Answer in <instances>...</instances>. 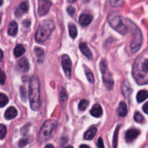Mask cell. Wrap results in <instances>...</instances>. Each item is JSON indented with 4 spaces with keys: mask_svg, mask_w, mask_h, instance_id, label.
Instances as JSON below:
<instances>
[{
    "mask_svg": "<svg viewBox=\"0 0 148 148\" xmlns=\"http://www.w3.org/2000/svg\"><path fill=\"white\" fill-rule=\"evenodd\" d=\"M148 60L147 58L140 56L136 59L133 66V77L136 82L140 85H145L147 83Z\"/></svg>",
    "mask_w": 148,
    "mask_h": 148,
    "instance_id": "obj_1",
    "label": "cell"
},
{
    "mask_svg": "<svg viewBox=\"0 0 148 148\" xmlns=\"http://www.w3.org/2000/svg\"><path fill=\"white\" fill-rule=\"evenodd\" d=\"M28 96L32 110L37 111L38 109H39L40 106V85H39L38 79L35 76L32 77L30 79Z\"/></svg>",
    "mask_w": 148,
    "mask_h": 148,
    "instance_id": "obj_2",
    "label": "cell"
},
{
    "mask_svg": "<svg viewBox=\"0 0 148 148\" xmlns=\"http://www.w3.org/2000/svg\"><path fill=\"white\" fill-rule=\"evenodd\" d=\"M54 23L52 20H46L42 21L38 25L35 38L38 43H42L47 40L54 30Z\"/></svg>",
    "mask_w": 148,
    "mask_h": 148,
    "instance_id": "obj_3",
    "label": "cell"
},
{
    "mask_svg": "<svg viewBox=\"0 0 148 148\" xmlns=\"http://www.w3.org/2000/svg\"><path fill=\"white\" fill-rule=\"evenodd\" d=\"M108 22L110 25L121 35H126L129 31V27L124 23L120 14L117 12H112L108 15Z\"/></svg>",
    "mask_w": 148,
    "mask_h": 148,
    "instance_id": "obj_4",
    "label": "cell"
},
{
    "mask_svg": "<svg viewBox=\"0 0 148 148\" xmlns=\"http://www.w3.org/2000/svg\"><path fill=\"white\" fill-rule=\"evenodd\" d=\"M126 20L128 22V25L130 26L131 28H132L134 38L131 43V49L133 52H136L141 47L142 43H143V36H142L140 30L136 25H134L132 22L129 20L128 19H126Z\"/></svg>",
    "mask_w": 148,
    "mask_h": 148,
    "instance_id": "obj_5",
    "label": "cell"
},
{
    "mask_svg": "<svg viewBox=\"0 0 148 148\" xmlns=\"http://www.w3.org/2000/svg\"><path fill=\"white\" fill-rule=\"evenodd\" d=\"M56 125H57V121L56 120H47L43 124V127H41L40 130V133H39L38 135V138L40 141L43 142L49 140L50 136L51 135L52 132L54 130L55 127H56Z\"/></svg>",
    "mask_w": 148,
    "mask_h": 148,
    "instance_id": "obj_6",
    "label": "cell"
},
{
    "mask_svg": "<svg viewBox=\"0 0 148 148\" xmlns=\"http://www.w3.org/2000/svg\"><path fill=\"white\" fill-rule=\"evenodd\" d=\"M100 68H101V71L103 74V80L106 87L107 88V89L111 90L114 85V79H113L111 73L108 69L106 62L104 59H103L101 62Z\"/></svg>",
    "mask_w": 148,
    "mask_h": 148,
    "instance_id": "obj_7",
    "label": "cell"
},
{
    "mask_svg": "<svg viewBox=\"0 0 148 148\" xmlns=\"http://www.w3.org/2000/svg\"><path fill=\"white\" fill-rule=\"evenodd\" d=\"M52 5L51 0H38V12L39 15H46Z\"/></svg>",
    "mask_w": 148,
    "mask_h": 148,
    "instance_id": "obj_8",
    "label": "cell"
},
{
    "mask_svg": "<svg viewBox=\"0 0 148 148\" xmlns=\"http://www.w3.org/2000/svg\"><path fill=\"white\" fill-rule=\"evenodd\" d=\"M62 64L63 67L64 71L66 76L67 77H70L71 70H72V61L70 58L67 55H64L62 58Z\"/></svg>",
    "mask_w": 148,
    "mask_h": 148,
    "instance_id": "obj_9",
    "label": "cell"
},
{
    "mask_svg": "<svg viewBox=\"0 0 148 148\" xmlns=\"http://www.w3.org/2000/svg\"><path fill=\"white\" fill-rule=\"evenodd\" d=\"M132 88L130 83L129 82L128 80L125 79L123 81L122 84H121V91H122V94L126 98L129 99L130 96L131 95L132 92Z\"/></svg>",
    "mask_w": 148,
    "mask_h": 148,
    "instance_id": "obj_10",
    "label": "cell"
},
{
    "mask_svg": "<svg viewBox=\"0 0 148 148\" xmlns=\"http://www.w3.org/2000/svg\"><path fill=\"white\" fill-rule=\"evenodd\" d=\"M140 131L138 130H135V129L129 130L125 134L126 140H127V143H132L140 135Z\"/></svg>",
    "mask_w": 148,
    "mask_h": 148,
    "instance_id": "obj_11",
    "label": "cell"
},
{
    "mask_svg": "<svg viewBox=\"0 0 148 148\" xmlns=\"http://www.w3.org/2000/svg\"><path fill=\"white\" fill-rule=\"evenodd\" d=\"M28 9H29L28 1H23V2H22L21 4L19 5V7H17L15 12H14V14H15L17 17H20V16L23 15V14L27 12L28 11Z\"/></svg>",
    "mask_w": 148,
    "mask_h": 148,
    "instance_id": "obj_12",
    "label": "cell"
},
{
    "mask_svg": "<svg viewBox=\"0 0 148 148\" xmlns=\"http://www.w3.org/2000/svg\"><path fill=\"white\" fill-rule=\"evenodd\" d=\"M93 20V17L90 14H82L79 16V23H80L81 25L87 26L90 24Z\"/></svg>",
    "mask_w": 148,
    "mask_h": 148,
    "instance_id": "obj_13",
    "label": "cell"
},
{
    "mask_svg": "<svg viewBox=\"0 0 148 148\" xmlns=\"http://www.w3.org/2000/svg\"><path fill=\"white\" fill-rule=\"evenodd\" d=\"M79 49H80L81 52L88 58V59H92V53L90 49L88 48L87 44L85 43H81L79 44Z\"/></svg>",
    "mask_w": 148,
    "mask_h": 148,
    "instance_id": "obj_14",
    "label": "cell"
},
{
    "mask_svg": "<svg viewBox=\"0 0 148 148\" xmlns=\"http://www.w3.org/2000/svg\"><path fill=\"white\" fill-rule=\"evenodd\" d=\"M127 106L125 102H121L119 105L118 108L116 110V113H117V115L119 116H121V117H124L126 116V115L127 114Z\"/></svg>",
    "mask_w": 148,
    "mask_h": 148,
    "instance_id": "obj_15",
    "label": "cell"
},
{
    "mask_svg": "<svg viewBox=\"0 0 148 148\" xmlns=\"http://www.w3.org/2000/svg\"><path fill=\"white\" fill-rule=\"evenodd\" d=\"M17 115V111L14 107L11 106L7 109L4 114V116L5 119L7 120L12 119L15 118Z\"/></svg>",
    "mask_w": 148,
    "mask_h": 148,
    "instance_id": "obj_16",
    "label": "cell"
},
{
    "mask_svg": "<svg viewBox=\"0 0 148 148\" xmlns=\"http://www.w3.org/2000/svg\"><path fill=\"white\" fill-rule=\"evenodd\" d=\"M18 68L21 72H25L29 70L30 68V64H29L28 60L25 58H23L21 60L18 62Z\"/></svg>",
    "mask_w": 148,
    "mask_h": 148,
    "instance_id": "obj_17",
    "label": "cell"
},
{
    "mask_svg": "<svg viewBox=\"0 0 148 148\" xmlns=\"http://www.w3.org/2000/svg\"><path fill=\"white\" fill-rule=\"evenodd\" d=\"M90 114L92 116L96 117V118L101 117L103 114V109L101 106L99 104H95L91 109Z\"/></svg>",
    "mask_w": 148,
    "mask_h": 148,
    "instance_id": "obj_18",
    "label": "cell"
},
{
    "mask_svg": "<svg viewBox=\"0 0 148 148\" xmlns=\"http://www.w3.org/2000/svg\"><path fill=\"white\" fill-rule=\"evenodd\" d=\"M17 28H18V26H17V23L15 21H12L10 23L8 27V30H7V33H8L9 36H14L17 33Z\"/></svg>",
    "mask_w": 148,
    "mask_h": 148,
    "instance_id": "obj_19",
    "label": "cell"
},
{
    "mask_svg": "<svg viewBox=\"0 0 148 148\" xmlns=\"http://www.w3.org/2000/svg\"><path fill=\"white\" fill-rule=\"evenodd\" d=\"M97 132V129L95 127H92L90 130H88V131L85 132V134H84V138L87 140H92L94 138V137L95 136Z\"/></svg>",
    "mask_w": 148,
    "mask_h": 148,
    "instance_id": "obj_20",
    "label": "cell"
},
{
    "mask_svg": "<svg viewBox=\"0 0 148 148\" xmlns=\"http://www.w3.org/2000/svg\"><path fill=\"white\" fill-rule=\"evenodd\" d=\"M25 51V49L23 45L17 44L14 49V55L15 57H20Z\"/></svg>",
    "mask_w": 148,
    "mask_h": 148,
    "instance_id": "obj_21",
    "label": "cell"
},
{
    "mask_svg": "<svg viewBox=\"0 0 148 148\" xmlns=\"http://www.w3.org/2000/svg\"><path fill=\"white\" fill-rule=\"evenodd\" d=\"M148 97V93L147 90H140L137 95V100L138 103H142L146 100Z\"/></svg>",
    "mask_w": 148,
    "mask_h": 148,
    "instance_id": "obj_22",
    "label": "cell"
},
{
    "mask_svg": "<svg viewBox=\"0 0 148 148\" xmlns=\"http://www.w3.org/2000/svg\"><path fill=\"white\" fill-rule=\"evenodd\" d=\"M69 36L72 39H75L77 36V29L76 25L75 24H69Z\"/></svg>",
    "mask_w": 148,
    "mask_h": 148,
    "instance_id": "obj_23",
    "label": "cell"
},
{
    "mask_svg": "<svg viewBox=\"0 0 148 148\" xmlns=\"http://www.w3.org/2000/svg\"><path fill=\"white\" fill-rule=\"evenodd\" d=\"M134 119L136 122L140 123V124H142V123H143L145 121L144 116H143L139 111H136V112L134 113Z\"/></svg>",
    "mask_w": 148,
    "mask_h": 148,
    "instance_id": "obj_24",
    "label": "cell"
},
{
    "mask_svg": "<svg viewBox=\"0 0 148 148\" xmlns=\"http://www.w3.org/2000/svg\"><path fill=\"white\" fill-rule=\"evenodd\" d=\"M85 74H86V77L87 78H88V81H89L90 82H91V83H93L94 81H95V78H94L93 74H92V72H91L90 70L88 69V67L85 66Z\"/></svg>",
    "mask_w": 148,
    "mask_h": 148,
    "instance_id": "obj_25",
    "label": "cell"
},
{
    "mask_svg": "<svg viewBox=\"0 0 148 148\" xmlns=\"http://www.w3.org/2000/svg\"><path fill=\"white\" fill-rule=\"evenodd\" d=\"M88 105H89V102H88V101H87V100L85 99L81 100L80 102H79V106H78V108H79V109L80 110V111H83L88 108Z\"/></svg>",
    "mask_w": 148,
    "mask_h": 148,
    "instance_id": "obj_26",
    "label": "cell"
},
{
    "mask_svg": "<svg viewBox=\"0 0 148 148\" xmlns=\"http://www.w3.org/2000/svg\"><path fill=\"white\" fill-rule=\"evenodd\" d=\"M9 99L6 95L3 93H0V107H4L8 103Z\"/></svg>",
    "mask_w": 148,
    "mask_h": 148,
    "instance_id": "obj_27",
    "label": "cell"
},
{
    "mask_svg": "<svg viewBox=\"0 0 148 148\" xmlns=\"http://www.w3.org/2000/svg\"><path fill=\"white\" fill-rule=\"evenodd\" d=\"M35 53H36V56L38 59H42L43 60V56H44V51L40 47H36L35 48Z\"/></svg>",
    "mask_w": 148,
    "mask_h": 148,
    "instance_id": "obj_28",
    "label": "cell"
},
{
    "mask_svg": "<svg viewBox=\"0 0 148 148\" xmlns=\"http://www.w3.org/2000/svg\"><path fill=\"white\" fill-rule=\"evenodd\" d=\"M7 134V128L4 124H0V140H2Z\"/></svg>",
    "mask_w": 148,
    "mask_h": 148,
    "instance_id": "obj_29",
    "label": "cell"
},
{
    "mask_svg": "<svg viewBox=\"0 0 148 148\" xmlns=\"http://www.w3.org/2000/svg\"><path fill=\"white\" fill-rule=\"evenodd\" d=\"M59 98H60L61 102H64V101H66L67 100V96H66V94L64 89H62L61 90L60 93H59Z\"/></svg>",
    "mask_w": 148,
    "mask_h": 148,
    "instance_id": "obj_30",
    "label": "cell"
},
{
    "mask_svg": "<svg viewBox=\"0 0 148 148\" xmlns=\"http://www.w3.org/2000/svg\"><path fill=\"white\" fill-rule=\"evenodd\" d=\"M20 96H21V98L25 102V101H26V96H27L25 88L24 87H21L20 89Z\"/></svg>",
    "mask_w": 148,
    "mask_h": 148,
    "instance_id": "obj_31",
    "label": "cell"
},
{
    "mask_svg": "<svg viewBox=\"0 0 148 148\" xmlns=\"http://www.w3.org/2000/svg\"><path fill=\"white\" fill-rule=\"evenodd\" d=\"M110 3L113 7H119L123 4V0H110Z\"/></svg>",
    "mask_w": 148,
    "mask_h": 148,
    "instance_id": "obj_32",
    "label": "cell"
},
{
    "mask_svg": "<svg viewBox=\"0 0 148 148\" xmlns=\"http://www.w3.org/2000/svg\"><path fill=\"white\" fill-rule=\"evenodd\" d=\"M6 80V75L1 69H0V84H4Z\"/></svg>",
    "mask_w": 148,
    "mask_h": 148,
    "instance_id": "obj_33",
    "label": "cell"
},
{
    "mask_svg": "<svg viewBox=\"0 0 148 148\" xmlns=\"http://www.w3.org/2000/svg\"><path fill=\"white\" fill-rule=\"evenodd\" d=\"M66 11H67V12L69 13V15L72 16L74 14H75V7H73L72 6H69V7H68L67 9H66Z\"/></svg>",
    "mask_w": 148,
    "mask_h": 148,
    "instance_id": "obj_34",
    "label": "cell"
},
{
    "mask_svg": "<svg viewBox=\"0 0 148 148\" xmlns=\"http://www.w3.org/2000/svg\"><path fill=\"white\" fill-rule=\"evenodd\" d=\"M27 144V140H21L19 142V147L20 148H23Z\"/></svg>",
    "mask_w": 148,
    "mask_h": 148,
    "instance_id": "obj_35",
    "label": "cell"
},
{
    "mask_svg": "<svg viewBox=\"0 0 148 148\" xmlns=\"http://www.w3.org/2000/svg\"><path fill=\"white\" fill-rule=\"evenodd\" d=\"M97 145H98V148H105V147H104L103 141V140H102V138H101V137H99V138H98V144H97Z\"/></svg>",
    "mask_w": 148,
    "mask_h": 148,
    "instance_id": "obj_36",
    "label": "cell"
},
{
    "mask_svg": "<svg viewBox=\"0 0 148 148\" xmlns=\"http://www.w3.org/2000/svg\"><path fill=\"white\" fill-rule=\"evenodd\" d=\"M143 111L145 114H148V103H145V105L143 106Z\"/></svg>",
    "mask_w": 148,
    "mask_h": 148,
    "instance_id": "obj_37",
    "label": "cell"
},
{
    "mask_svg": "<svg viewBox=\"0 0 148 148\" xmlns=\"http://www.w3.org/2000/svg\"><path fill=\"white\" fill-rule=\"evenodd\" d=\"M3 57H4V54H3V51L0 49V62L2 61Z\"/></svg>",
    "mask_w": 148,
    "mask_h": 148,
    "instance_id": "obj_38",
    "label": "cell"
},
{
    "mask_svg": "<svg viewBox=\"0 0 148 148\" xmlns=\"http://www.w3.org/2000/svg\"><path fill=\"white\" fill-rule=\"evenodd\" d=\"M79 148H90V147H88V145H80Z\"/></svg>",
    "mask_w": 148,
    "mask_h": 148,
    "instance_id": "obj_39",
    "label": "cell"
},
{
    "mask_svg": "<svg viewBox=\"0 0 148 148\" xmlns=\"http://www.w3.org/2000/svg\"><path fill=\"white\" fill-rule=\"evenodd\" d=\"M44 148H53V146L52 145H47Z\"/></svg>",
    "mask_w": 148,
    "mask_h": 148,
    "instance_id": "obj_40",
    "label": "cell"
},
{
    "mask_svg": "<svg viewBox=\"0 0 148 148\" xmlns=\"http://www.w3.org/2000/svg\"><path fill=\"white\" fill-rule=\"evenodd\" d=\"M68 1H69V2L72 3V2H75V1H77V0H68Z\"/></svg>",
    "mask_w": 148,
    "mask_h": 148,
    "instance_id": "obj_41",
    "label": "cell"
},
{
    "mask_svg": "<svg viewBox=\"0 0 148 148\" xmlns=\"http://www.w3.org/2000/svg\"><path fill=\"white\" fill-rule=\"evenodd\" d=\"M3 4V0H0V6Z\"/></svg>",
    "mask_w": 148,
    "mask_h": 148,
    "instance_id": "obj_42",
    "label": "cell"
},
{
    "mask_svg": "<svg viewBox=\"0 0 148 148\" xmlns=\"http://www.w3.org/2000/svg\"><path fill=\"white\" fill-rule=\"evenodd\" d=\"M64 148H73L72 147V146H67V147H64Z\"/></svg>",
    "mask_w": 148,
    "mask_h": 148,
    "instance_id": "obj_43",
    "label": "cell"
},
{
    "mask_svg": "<svg viewBox=\"0 0 148 148\" xmlns=\"http://www.w3.org/2000/svg\"><path fill=\"white\" fill-rule=\"evenodd\" d=\"M1 15H0V24H1Z\"/></svg>",
    "mask_w": 148,
    "mask_h": 148,
    "instance_id": "obj_44",
    "label": "cell"
}]
</instances>
